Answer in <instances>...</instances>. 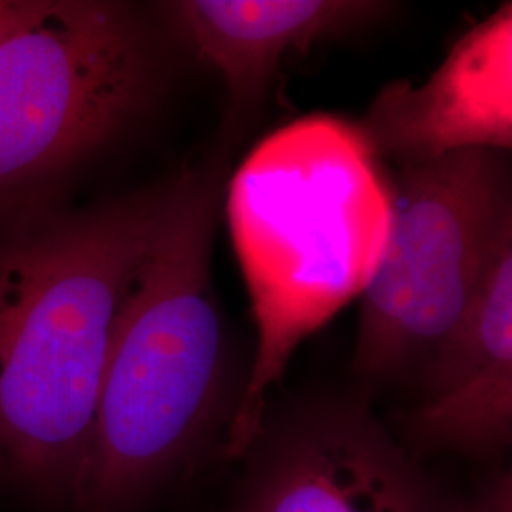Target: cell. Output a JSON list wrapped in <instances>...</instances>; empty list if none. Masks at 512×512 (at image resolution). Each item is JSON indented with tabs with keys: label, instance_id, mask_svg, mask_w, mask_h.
<instances>
[{
	"label": "cell",
	"instance_id": "8",
	"mask_svg": "<svg viewBox=\"0 0 512 512\" xmlns=\"http://www.w3.org/2000/svg\"><path fill=\"white\" fill-rule=\"evenodd\" d=\"M393 10L372 0H173L158 8L171 38L222 76L238 120L260 105L287 55L368 29Z\"/></svg>",
	"mask_w": 512,
	"mask_h": 512
},
{
	"label": "cell",
	"instance_id": "3",
	"mask_svg": "<svg viewBox=\"0 0 512 512\" xmlns=\"http://www.w3.org/2000/svg\"><path fill=\"white\" fill-rule=\"evenodd\" d=\"M162 40L126 2L46 0L0 40V213L118 143L164 92Z\"/></svg>",
	"mask_w": 512,
	"mask_h": 512
},
{
	"label": "cell",
	"instance_id": "10",
	"mask_svg": "<svg viewBox=\"0 0 512 512\" xmlns=\"http://www.w3.org/2000/svg\"><path fill=\"white\" fill-rule=\"evenodd\" d=\"M44 4L46 0H0V40L37 18Z\"/></svg>",
	"mask_w": 512,
	"mask_h": 512
},
{
	"label": "cell",
	"instance_id": "9",
	"mask_svg": "<svg viewBox=\"0 0 512 512\" xmlns=\"http://www.w3.org/2000/svg\"><path fill=\"white\" fill-rule=\"evenodd\" d=\"M461 512H512L511 473L497 471L486 478L475 497L463 501Z\"/></svg>",
	"mask_w": 512,
	"mask_h": 512
},
{
	"label": "cell",
	"instance_id": "4",
	"mask_svg": "<svg viewBox=\"0 0 512 512\" xmlns=\"http://www.w3.org/2000/svg\"><path fill=\"white\" fill-rule=\"evenodd\" d=\"M507 236V152L471 148L399 167L384 249L361 298L355 376L380 385L418 374L458 329Z\"/></svg>",
	"mask_w": 512,
	"mask_h": 512
},
{
	"label": "cell",
	"instance_id": "7",
	"mask_svg": "<svg viewBox=\"0 0 512 512\" xmlns=\"http://www.w3.org/2000/svg\"><path fill=\"white\" fill-rule=\"evenodd\" d=\"M416 376L421 401L403 425L418 450L494 458L511 446L512 236L458 329Z\"/></svg>",
	"mask_w": 512,
	"mask_h": 512
},
{
	"label": "cell",
	"instance_id": "2",
	"mask_svg": "<svg viewBox=\"0 0 512 512\" xmlns=\"http://www.w3.org/2000/svg\"><path fill=\"white\" fill-rule=\"evenodd\" d=\"M220 171L169 179L164 209L116 319L78 512H124L194 465L234 418L228 344L211 285Z\"/></svg>",
	"mask_w": 512,
	"mask_h": 512
},
{
	"label": "cell",
	"instance_id": "5",
	"mask_svg": "<svg viewBox=\"0 0 512 512\" xmlns=\"http://www.w3.org/2000/svg\"><path fill=\"white\" fill-rule=\"evenodd\" d=\"M236 512H461L363 399L325 395L266 414L243 456Z\"/></svg>",
	"mask_w": 512,
	"mask_h": 512
},
{
	"label": "cell",
	"instance_id": "1",
	"mask_svg": "<svg viewBox=\"0 0 512 512\" xmlns=\"http://www.w3.org/2000/svg\"><path fill=\"white\" fill-rule=\"evenodd\" d=\"M167 188L0 213V480L73 501L114 325Z\"/></svg>",
	"mask_w": 512,
	"mask_h": 512
},
{
	"label": "cell",
	"instance_id": "6",
	"mask_svg": "<svg viewBox=\"0 0 512 512\" xmlns=\"http://www.w3.org/2000/svg\"><path fill=\"white\" fill-rule=\"evenodd\" d=\"M361 135L399 167L471 148L512 147V4L465 33L421 86L391 82L374 97Z\"/></svg>",
	"mask_w": 512,
	"mask_h": 512
}]
</instances>
